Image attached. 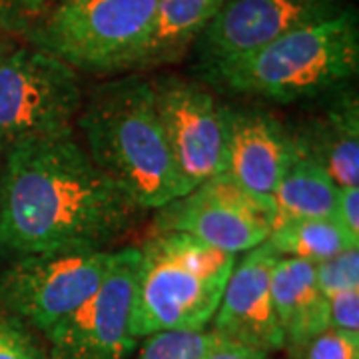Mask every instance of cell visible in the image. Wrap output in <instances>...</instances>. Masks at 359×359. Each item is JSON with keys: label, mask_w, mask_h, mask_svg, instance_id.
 I'll return each mask as SVG.
<instances>
[{"label": "cell", "mask_w": 359, "mask_h": 359, "mask_svg": "<svg viewBox=\"0 0 359 359\" xmlns=\"http://www.w3.org/2000/svg\"><path fill=\"white\" fill-rule=\"evenodd\" d=\"M80 110L78 72L56 56L32 46L0 60V152L72 134Z\"/></svg>", "instance_id": "6"}, {"label": "cell", "mask_w": 359, "mask_h": 359, "mask_svg": "<svg viewBox=\"0 0 359 359\" xmlns=\"http://www.w3.org/2000/svg\"><path fill=\"white\" fill-rule=\"evenodd\" d=\"M140 208L72 134L16 146L0 172V248L20 256L106 248Z\"/></svg>", "instance_id": "1"}, {"label": "cell", "mask_w": 359, "mask_h": 359, "mask_svg": "<svg viewBox=\"0 0 359 359\" xmlns=\"http://www.w3.org/2000/svg\"><path fill=\"white\" fill-rule=\"evenodd\" d=\"M295 148L320 164L337 188L359 186V104L355 92L339 90L327 108L292 132Z\"/></svg>", "instance_id": "14"}, {"label": "cell", "mask_w": 359, "mask_h": 359, "mask_svg": "<svg viewBox=\"0 0 359 359\" xmlns=\"http://www.w3.org/2000/svg\"><path fill=\"white\" fill-rule=\"evenodd\" d=\"M202 359H268V353L214 334V341Z\"/></svg>", "instance_id": "26"}, {"label": "cell", "mask_w": 359, "mask_h": 359, "mask_svg": "<svg viewBox=\"0 0 359 359\" xmlns=\"http://www.w3.org/2000/svg\"><path fill=\"white\" fill-rule=\"evenodd\" d=\"M48 0H0V30L4 34H28L46 13Z\"/></svg>", "instance_id": "23"}, {"label": "cell", "mask_w": 359, "mask_h": 359, "mask_svg": "<svg viewBox=\"0 0 359 359\" xmlns=\"http://www.w3.org/2000/svg\"><path fill=\"white\" fill-rule=\"evenodd\" d=\"M327 299V327L359 339V287L330 295Z\"/></svg>", "instance_id": "24"}, {"label": "cell", "mask_w": 359, "mask_h": 359, "mask_svg": "<svg viewBox=\"0 0 359 359\" xmlns=\"http://www.w3.org/2000/svg\"><path fill=\"white\" fill-rule=\"evenodd\" d=\"M168 148L186 194L205 180L224 174L230 136V108L186 78L152 82Z\"/></svg>", "instance_id": "9"}, {"label": "cell", "mask_w": 359, "mask_h": 359, "mask_svg": "<svg viewBox=\"0 0 359 359\" xmlns=\"http://www.w3.org/2000/svg\"><path fill=\"white\" fill-rule=\"evenodd\" d=\"M118 250L68 248L22 256L0 280V306L42 334L100 290Z\"/></svg>", "instance_id": "7"}, {"label": "cell", "mask_w": 359, "mask_h": 359, "mask_svg": "<svg viewBox=\"0 0 359 359\" xmlns=\"http://www.w3.org/2000/svg\"><path fill=\"white\" fill-rule=\"evenodd\" d=\"M358 16L351 8H341L205 78L240 94L287 104L344 90L358 76Z\"/></svg>", "instance_id": "3"}, {"label": "cell", "mask_w": 359, "mask_h": 359, "mask_svg": "<svg viewBox=\"0 0 359 359\" xmlns=\"http://www.w3.org/2000/svg\"><path fill=\"white\" fill-rule=\"evenodd\" d=\"M339 11V0H226L196 40L198 65L210 76L295 28Z\"/></svg>", "instance_id": "11"}, {"label": "cell", "mask_w": 359, "mask_h": 359, "mask_svg": "<svg viewBox=\"0 0 359 359\" xmlns=\"http://www.w3.org/2000/svg\"><path fill=\"white\" fill-rule=\"evenodd\" d=\"M158 0H58L26 39L74 70L130 72Z\"/></svg>", "instance_id": "5"}, {"label": "cell", "mask_w": 359, "mask_h": 359, "mask_svg": "<svg viewBox=\"0 0 359 359\" xmlns=\"http://www.w3.org/2000/svg\"><path fill=\"white\" fill-rule=\"evenodd\" d=\"M290 353L294 359H359V339L325 327L304 344L290 347Z\"/></svg>", "instance_id": "21"}, {"label": "cell", "mask_w": 359, "mask_h": 359, "mask_svg": "<svg viewBox=\"0 0 359 359\" xmlns=\"http://www.w3.org/2000/svg\"><path fill=\"white\" fill-rule=\"evenodd\" d=\"M276 205L273 228L290 219L334 216L337 186L330 174L295 148L290 168L271 194Z\"/></svg>", "instance_id": "17"}, {"label": "cell", "mask_w": 359, "mask_h": 359, "mask_svg": "<svg viewBox=\"0 0 359 359\" xmlns=\"http://www.w3.org/2000/svg\"><path fill=\"white\" fill-rule=\"evenodd\" d=\"M236 262V254L188 233L154 231L140 248L130 311L132 337L205 330Z\"/></svg>", "instance_id": "4"}, {"label": "cell", "mask_w": 359, "mask_h": 359, "mask_svg": "<svg viewBox=\"0 0 359 359\" xmlns=\"http://www.w3.org/2000/svg\"><path fill=\"white\" fill-rule=\"evenodd\" d=\"M266 244L278 256L302 257L316 264L358 248L359 240L353 238L335 216H325L283 222L271 230Z\"/></svg>", "instance_id": "18"}, {"label": "cell", "mask_w": 359, "mask_h": 359, "mask_svg": "<svg viewBox=\"0 0 359 359\" xmlns=\"http://www.w3.org/2000/svg\"><path fill=\"white\" fill-rule=\"evenodd\" d=\"M0 359H42L26 323L0 306Z\"/></svg>", "instance_id": "22"}, {"label": "cell", "mask_w": 359, "mask_h": 359, "mask_svg": "<svg viewBox=\"0 0 359 359\" xmlns=\"http://www.w3.org/2000/svg\"><path fill=\"white\" fill-rule=\"evenodd\" d=\"M244 254L226 282L212 332L269 355L283 349L282 325L271 299V269L278 254L266 242Z\"/></svg>", "instance_id": "12"}, {"label": "cell", "mask_w": 359, "mask_h": 359, "mask_svg": "<svg viewBox=\"0 0 359 359\" xmlns=\"http://www.w3.org/2000/svg\"><path fill=\"white\" fill-rule=\"evenodd\" d=\"M144 339L136 359H202L214 341V332H162Z\"/></svg>", "instance_id": "19"}, {"label": "cell", "mask_w": 359, "mask_h": 359, "mask_svg": "<svg viewBox=\"0 0 359 359\" xmlns=\"http://www.w3.org/2000/svg\"><path fill=\"white\" fill-rule=\"evenodd\" d=\"M8 52L11 50H8V46H6V42H4V32L0 30V60H2Z\"/></svg>", "instance_id": "27"}, {"label": "cell", "mask_w": 359, "mask_h": 359, "mask_svg": "<svg viewBox=\"0 0 359 359\" xmlns=\"http://www.w3.org/2000/svg\"><path fill=\"white\" fill-rule=\"evenodd\" d=\"M316 282L323 297L358 290L359 287V250H346L334 257L316 262Z\"/></svg>", "instance_id": "20"}, {"label": "cell", "mask_w": 359, "mask_h": 359, "mask_svg": "<svg viewBox=\"0 0 359 359\" xmlns=\"http://www.w3.org/2000/svg\"><path fill=\"white\" fill-rule=\"evenodd\" d=\"M334 216L353 238L359 240V186L337 188Z\"/></svg>", "instance_id": "25"}, {"label": "cell", "mask_w": 359, "mask_h": 359, "mask_svg": "<svg viewBox=\"0 0 359 359\" xmlns=\"http://www.w3.org/2000/svg\"><path fill=\"white\" fill-rule=\"evenodd\" d=\"M226 0H158L154 18L130 70L172 65L184 56Z\"/></svg>", "instance_id": "16"}, {"label": "cell", "mask_w": 359, "mask_h": 359, "mask_svg": "<svg viewBox=\"0 0 359 359\" xmlns=\"http://www.w3.org/2000/svg\"><path fill=\"white\" fill-rule=\"evenodd\" d=\"M138 262L140 248L118 250L100 290L44 334L50 344L46 359H128L138 344L130 334Z\"/></svg>", "instance_id": "10"}, {"label": "cell", "mask_w": 359, "mask_h": 359, "mask_svg": "<svg viewBox=\"0 0 359 359\" xmlns=\"http://www.w3.org/2000/svg\"><path fill=\"white\" fill-rule=\"evenodd\" d=\"M271 196L242 188L226 174L205 180L192 192L160 208L154 231H180L230 254L264 244L273 230Z\"/></svg>", "instance_id": "8"}, {"label": "cell", "mask_w": 359, "mask_h": 359, "mask_svg": "<svg viewBox=\"0 0 359 359\" xmlns=\"http://www.w3.org/2000/svg\"><path fill=\"white\" fill-rule=\"evenodd\" d=\"M295 156L292 132L276 116L256 108H230V136L224 174L262 196L276 192Z\"/></svg>", "instance_id": "13"}, {"label": "cell", "mask_w": 359, "mask_h": 359, "mask_svg": "<svg viewBox=\"0 0 359 359\" xmlns=\"http://www.w3.org/2000/svg\"><path fill=\"white\" fill-rule=\"evenodd\" d=\"M86 152L140 210L186 196L168 148L152 82L122 78L92 92L78 114Z\"/></svg>", "instance_id": "2"}, {"label": "cell", "mask_w": 359, "mask_h": 359, "mask_svg": "<svg viewBox=\"0 0 359 359\" xmlns=\"http://www.w3.org/2000/svg\"><path fill=\"white\" fill-rule=\"evenodd\" d=\"M271 299L283 332V347H295L327 327V299L316 282V264L278 256L271 269Z\"/></svg>", "instance_id": "15"}]
</instances>
